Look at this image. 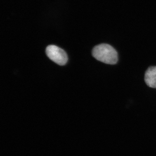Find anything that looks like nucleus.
Here are the masks:
<instances>
[{"instance_id":"obj_1","label":"nucleus","mask_w":156,"mask_h":156,"mask_svg":"<svg viewBox=\"0 0 156 156\" xmlns=\"http://www.w3.org/2000/svg\"><path fill=\"white\" fill-rule=\"evenodd\" d=\"M92 54L97 60L106 64L115 65L118 62L116 50L108 44H101L95 46L92 50Z\"/></svg>"},{"instance_id":"obj_2","label":"nucleus","mask_w":156,"mask_h":156,"mask_svg":"<svg viewBox=\"0 0 156 156\" xmlns=\"http://www.w3.org/2000/svg\"><path fill=\"white\" fill-rule=\"evenodd\" d=\"M47 56L56 64L63 66L68 61L67 54L64 50L55 45H50L46 50Z\"/></svg>"},{"instance_id":"obj_3","label":"nucleus","mask_w":156,"mask_h":156,"mask_svg":"<svg viewBox=\"0 0 156 156\" xmlns=\"http://www.w3.org/2000/svg\"><path fill=\"white\" fill-rule=\"evenodd\" d=\"M144 80L149 87L156 88V66H151L146 71Z\"/></svg>"}]
</instances>
